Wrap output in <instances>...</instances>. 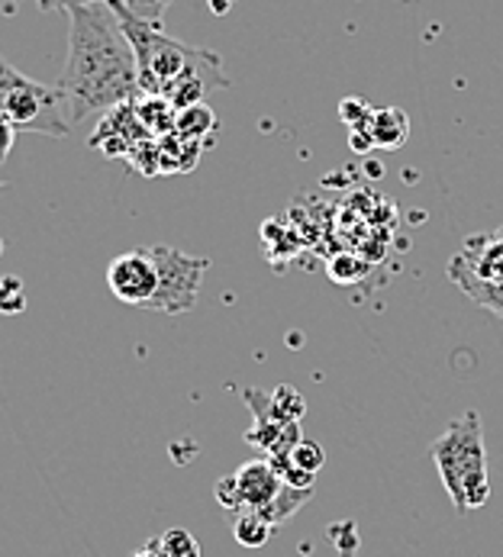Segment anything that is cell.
Masks as SVG:
<instances>
[{"mask_svg": "<svg viewBox=\"0 0 503 557\" xmlns=\"http://www.w3.org/2000/svg\"><path fill=\"white\" fill-rule=\"evenodd\" d=\"M69 123L78 126L90 113L143 97L136 52L110 3H87L69 10V55L62 78Z\"/></svg>", "mask_w": 503, "mask_h": 557, "instance_id": "1", "label": "cell"}, {"mask_svg": "<svg viewBox=\"0 0 503 557\" xmlns=\"http://www.w3.org/2000/svg\"><path fill=\"white\" fill-rule=\"evenodd\" d=\"M133 52H136V65H139V87L143 94H156L162 97L174 81L187 78V75H217L226 78L223 72V59L213 49H200V46H187L174 36H168L162 26L146 23L139 16H133L123 0H110Z\"/></svg>", "mask_w": 503, "mask_h": 557, "instance_id": "2", "label": "cell"}, {"mask_svg": "<svg viewBox=\"0 0 503 557\" xmlns=\"http://www.w3.org/2000/svg\"><path fill=\"white\" fill-rule=\"evenodd\" d=\"M429 458L442 478V486L452 506L468 516L491 499V474H488V445L484 425L475 409L455 416L445 432L432 442Z\"/></svg>", "mask_w": 503, "mask_h": 557, "instance_id": "3", "label": "cell"}, {"mask_svg": "<svg viewBox=\"0 0 503 557\" xmlns=\"http://www.w3.org/2000/svg\"><path fill=\"white\" fill-rule=\"evenodd\" d=\"M156 264H159V290L149 300V313L181 317L191 313L200 294V281L210 271V258L184 255L171 245H152Z\"/></svg>", "mask_w": 503, "mask_h": 557, "instance_id": "4", "label": "cell"}, {"mask_svg": "<svg viewBox=\"0 0 503 557\" xmlns=\"http://www.w3.org/2000/svg\"><path fill=\"white\" fill-rule=\"evenodd\" d=\"M107 287L120 304L146 310L159 290V264L152 248H133L113 258V264L107 268Z\"/></svg>", "mask_w": 503, "mask_h": 557, "instance_id": "5", "label": "cell"}, {"mask_svg": "<svg viewBox=\"0 0 503 557\" xmlns=\"http://www.w3.org/2000/svg\"><path fill=\"white\" fill-rule=\"evenodd\" d=\"M152 139V133L146 129V123L139 120L136 113V100L130 103H120V107H110L97 126V133L90 136V146L100 149L107 159H120V156H130L139 143Z\"/></svg>", "mask_w": 503, "mask_h": 557, "instance_id": "6", "label": "cell"}, {"mask_svg": "<svg viewBox=\"0 0 503 557\" xmlns=\"http://www.w3.org/2000/svg\"><path fill=\"white\" fill-rule=\"evenodd\" d=\"M236 483H240V496H243V506L246 509H268L281 490H284V480L278 478L274 465L268 458H255L249 465H243L236 471Z\"/></svg>", "mask_w": 503, "mask_h": 557, "instance_id": "7", "label": "cell"}, {"mask_svg": "<svg viewBox=\"0 0 503 557\" xmlns=\"http://www.w3.org/2000/svg\"><path fill=\"white\" fill-rule=\"evenodd\" d=\"M365 133L371 136L375 149L394 152V149H401L410 139V116L401 107H375Z\"/></svg>", "mask_w": 503, "mask_h": 557, "instance_id": "8", "label": "cell"}, {"mask_svg": "<svg viewBox=\"0 0 503 557\" xmlns=\"http://www.w3.org/2000/svg\"><path fill=\"white\" fill-rule=\"evenodd\" d=\"M136 113L139 120L146 123V129L152 133V139H162L174 133V120H177V110L168 103L165 97H156V94H143L136 100Z\"/></svg>", "mask_w": 503, "mask_h": 557, "instance_id": "9", "label": "cell"}, {"mask_svg": "<svg viewBox=\"0 0 503 557\" xmlns=\"http://www.w3.org/2000/svg\"><path fill=\"white\" fill-rule=\"evenodd\" d=\"M217 133V113L207 103H191L184 110H177L174 120V136L181 139H194V143H207V136Z\"/></svg>", "mask_w": 503, "mask_h": 557, "instance_id": "10", "label": "cell"}, {"mask_svg": "<svg viewBox=\"0 0 503 557\" xmlns=\"http://www.w3.org/2000/svg\"><path fill=\"white\" fill-rule=\"evenodd\" d=\"M271 532H274V525L258 509H243V512L233 516V539L243 548H265Z\"/></svg>", "mask_w": 503, "mask_h": 557, "instance_id": "11", "label": "cell"}, {"mask_svg": "<svg viewBox=\"0 0 503 557\" xmlns=\"http://www.w3.org/2000/svg\"><path fill=\"white\" fill-rule=\"evenodd\" d=\"M159 548L165 557H200V545L187 529H168L159 535Z\"/></svg>", "mask_w": 503, "mask_h": 557, "instance_id": "12", "label": "cell"}, {"mask_svg": "<svg viewBox=\"0 0 503 557\" xmlns=\"http://www.w3.org/2000/svg\"><path fill=\"white\" fill-rule=\"evenodd\" d=\"M287 458H291L297 468L310 471V474H320V471H323V465H327V451H323V445H317V442H310V438H300Z\"/></svg>", "mask_w": 503, "mask_h": 557, "instance_id": "13", "label": "cell"}, {"mask_svg": "<svg viewBox=\"0 0 503 557\" xmlns=\"http://www.w3.org/2000/svg\"><path fill=\"white\" fill-rule=\"evenodd\" d=\"M23 310H26V290H23L20 277L16 274L0 277V313L3 317H16Z\"/></svg>", "mask_w": 503, "mask_h": 557, "instance_id": "14", "label": "cell"}, {"mask_svg": "<svg viewBox=\"0 0 503 557\" xmlns=\"http://www.w3.org/2000/svg\"><path fill=\"white\" fill-rule=\"evenodd\" d=\"M371 110H375V107H371L368 100H361V97H345L342 107H339V116H342V123L355 133V129H365V126H368Z\"/></svg>", "mask_w": 503, "mask_h": 557, "instance_id": "15", "label": "cell"}, {"mask_svg": "<svg viewBox=\"0 0 503 557\" xmlns=\"http://www.w3.org/2000/svg\"><path fill=\"white\" fill-rule=\"evenodd\" d=\"M20 78H23V75L0 55V123H7V110H10L7 103L13 100V94H16V87H20ZM7 126H10V123H7Z\"/></svg>", "mask_w": 503, "mask_h": 557, "instance_id": "16", "label": "cell"}, {"mask_svg": "<svg viewBox=\"0 0 503 557\" xmlns=\"http://www.w3.org/2000/svg\"><path fill=\"white\" fill-rule=\"evenodd\" d=\"M123 7H126L133 16L146 20V23L162 26V20H165V10L171 7V0H123Z\"/></svg>", "mask_w": 503, "mask_h": 557, "instance_id": "17", "label": "cell"}, {"mask_svg": "<svg viewBox=\"0 0 503 557\" xmlns=\"http://www.w3.org/2000/svg\"><path fill=\"white\" fill-rule=\"evenodd\" d=\"M217 503L226 509V512H243L246 506H243V496H240V483H236V474H230V478H223L217 483Z\"/></svg>", "mask_w": 503, "mask_h": 557, "instance_id": "18", "label": "cell"}, {"mask_svg": "<svg viewBox=\"0 0 503 557\" xmlns=\"http://www.w3.org/2000/svg\"><path fill=\"white\" fill-rule=\"evenodd\" d=\"M365 274H368V264H355V258H348V255L330 261V277L339 281V284H352V281H358Z\"/></svg>", "mask_w": 503, "mask_h": 557, "instance_id": "19", "label": "cell"}, {"mask_svg": "<svg viewBox=\"0 0 503 557\" xmlns=\"http://www.w3.org/2000/svg\"><path fill=\"white\" fill-rule=\"evenodd\" d=\"M330 539H333V548L339 555H355V548H358V532H355V525L352 522H339L330 529Z\"/></svg>", "mask_w": 503, "mask_h": 557, "instance_id": "20", "label": "cell"}, {"mask_svg": "<svg viewBox=\"0 0 503 557\" xmlns=\"http://www.w3.org/2000/svg\"><path fill=\"white\" fill-rule=\"evenodd\" d=\"M87 3H110V0H36V7L42 13H59V10H75V7H87Z\"/></svg>", "mask_w": 503, "mask_h": 557, "instance_id": "21", "label": "cell"}, {"mask_svg": "<svg viewBox=\"0 0 503 557\" xmlns=\"http://www.w3.org/2000/svg\"><path fill=\"white\" fill-rule=\"evenodd\" d=\"M133 557H165V555H162V548H159V539H152L143 552H136Z\"/></svg>", "mask_w": 503, "mask_h": 557, "instance_id": "22", "label": "cell"}, {"mask_svg": "<svg viewBox=\"0 0 503 557\" xmlns=\"http://www.w3.org/2000/svg\"><path fill=\"white\" fill-rule=\"evenodd\" d=\"M210 7H213L217 13H226V10L233 7V0H210Z\"/></svg>", "mask_w": 503, "mask_h": 557, "instance_id": "23", "label": "cell"}, {"mask_svg": "<svg viewBox=\"0 0 503 557\" xmlns=\"http://www.w3.org/2000/svg\"><path fill=\"white\" fill-rule=\"evenodd\" d=\"M0 255H3V242H0Z\"/></svg>", "mask_w": 503, "mask_h": 557, "instance_id": "24", "label": "cell"}]
</instances>
